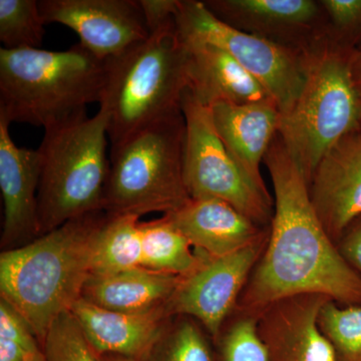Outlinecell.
<instances>
[{
	"label": "cell",
	"instance_id": "obj_1",
	"mask_svg": "<svg viewBox=\"0 0 361 361\" xmlns=\"http://www.w3.org/2000/svg\"><path fill=\"white\" fill-rule=\"evenodd\" d=\"M264 163L272 180L274 213L267 245L237 310L257 316L275 301L300 294H322L341 305H361V276L318 219L307 182L279 135Z\"/></svg>",
	"mask_w": 361,
	"mask_h": 361
},
{
	"label": "cell",
	"instance_id": "obj_2",
	"mask_svg": "<svg viewBox=\"0 0 361 361\" xmlns=\"http://www.w3.org/2000/svg\"><path fill=\"white\" fill-rule=\"evenodd\" d=\"M108 217L104 211L87 214L0 255L1 298L25 318L40 345L52 323L82 297Z\"/></svg>",
	"mask_w": 361,
	"mask_h": 361
},
{
	"label": "cell",
	"instance_id": "obj_3",
	"mask_svg": "<svg viewBox=\"0 0 361 361\" xmlns=\"http://www.w3.org/2000/svg\"><path fill=\"white\" fill-rule=\"evenodd\" d=\"M106 61L80 44L66 51L0 49V115L44 130L101 102Z\"/></svg>",
	"mask_w": 361,
	"mask_h": 361
},
{
	"label": "cell",
	"instance_id": "obj_4",
	"mask_svg": "<svg viewBox=\"0 0 361 361\" xmlns=\"http://www.w3.org/2000/svg\"><path fill=\"white\" fill-rule=\"evenodd\" d=\"M187 89V51L176 21L106 61L99 104L108 116L111 147L182 111Z\"/></svg>",
	"mask_w": 361,
	"mask_h": 361
},
{
	"label": "cell",
	"instance_id": "obj_5",
	"mask_svg": "<svg viewBox=\"0 0 361 361\" xmlns=\"http://www.w3.org/2000/svg\"><path fill=\"white\" fill-rule=\"evenodd\" d=\"M356 49L320 39L305 51V80L278 135L307 185L318 164L345 135L360 130L361 94L353 75Z\"/></svg>",
	"mask_w": 361,
	"mask_h": 361
},
{
	"label": "cell",
	"instance_id": "obj_6",
	"mask_svg": "<svg viewBox=\"0 0 361 361\" xmlns=\"http://www.w3.org/2000/svg\"><path fill=\"white\" fill-rule=\"evenodd\" d=\"M108 116L99 110L45 130L39 149L37 219L40 235L87 214L104 211L110 174Z\"/></svg>",
	"mask_w": 361,
	"mask_h": 361
},
{
	"label": "cell",
	"instance_id": "obj_7",
	"mask_svg": "<svg viewBox=\"0 0 361 361\" xmlns=\"http://www.w3.org/2000/svg\"><path fill=\"white\" fill-rule=\"evenodd\" d=\"M185 132L180 111L111 147L104 212L141 217L172 213L185 205L191 199L183 174Z\"/></svg>",
	"mask_w": 361,
	"mask_h": 361
},
{
	"label": "cell",
	"instance_id": "obj_8",
	"mask_svg": "<svg viewBox=\"0 0 361 361\" xmlns=\"http://www.w3.org/2000/svg\"><path fill=\"white\" fill-rule=\"evenodd\" d=\"M183 174L191 199H216L230 204L249 219L270 228L274 200L242 171L215 129L210 108L185 90Z\"/></svg>",
	"mask_w": 361,
	"mask_h": 361
},
{
	"label": "cell",
	"instance_id": "obj_9",
	"mask_svg": "<svg viewBox=\"0 0 361 361\" xmlns=\"http://www.w3.org/2000/svg\"><path fill=\"white\" fill-rule=\"evenodd\" d=\"M176 23L182 39L208 42L229 54L265 87L281 116L291 110L305 80V51L237 30L203 1H180Z\"/></svg>",
	"mask_w": 361,
	"mask_h": 361
},
{
	"label": "cell",
	"instance_id": "obj_10",
	"mask_svg": "<svg viewBox=\"0 0 361 361\" xmlns=\"http://www.w3.org/2000/svg\"><path fill=\"white\" fill-rule=\"evenodd\" d=\"M268 238L269 233L234 253L207 257L194 272L182 277L169 301V314L194 318L215 341L236 308Z\"/></svg>",
	"mask_w": 361,
	"mask_h": 361
},
{
	"label": "cell",
	"instance_id": "obj_11",
	"mask_svg": "<svg viewBox=\"0 0 361 361\" xmlns=\"http://www.w3.org/2000/svg\"><path fill=\"white\" fill-rule=\"evenodd\" d=\"M39 6L45 25L68 26L101 61L120 56L151 35L139 0H39Z\"/></svg>",
	"mask_w": 361,
	"mask_h": 361
},
{
	"label": "cell",
	"instance_id": "obj_12",
	"mask_svg": "<svg viewBox=\"0 0 361 361\" xmlns=\"http://www.w3.org/2000/svg\"><path fill=\"white\" fill-rule=\"evenodd\" d=\"M329 297H285L257 315V332L269 361H337L331 344L318 326V315Z\"/></svg>",
	"mask_w": 361,
	"mask_h": 361
},
{
	"label": "cell",
	"instance_id": "obj_13",
	"mask_svg": "<svg viewBox=\"0 0 361 361\" xmlns=\"http://www.w3.org/2000/svg\"><path fill=\"white\" fill-rule=\"evenodd\" d=\"M308 192L318 219L336 245L361 216V130L345 135L323 157Z\"/></svg>",
	"mask_w": 361,
	"mask_h": 361
},
{
	"label": "cell",
	"instance_id": "obj_14",
	"mask_svg": "<svg viewBox=\"0 0 361 361\" xmlns=\"http://www.w3.org/2000/svg\"><path fill=\"white\" fill-rule=\"evenodd\" d=\"M11 123L0 115V190L4 200L1 246L4 250L25 245L39 236V152L16 146L9 133Z\"/></svg>",
	"mask_w": 361,
	"mask_h": 361
},
{
	"label": "cell",
	"instance_id": "obj_15",
	"mask_svg": "<svg viewBox=\"0 0 361 361\" xmlns=\"http://www.w3.org/2000/svg\"><path fill=\"white\" fill-rule=\"evenodd\" d=\"M203 2L216 18L227 25L296 51H303L296 44L301 37L306 44L310 37L313 40L323 39L318 27L324 14L319 2L312 0H207Z\"/></svg>",
	"mask_w": 361,
	"mask_h": 361
},
{
	"label": "cell",
	"instance_id": "obj_16",
	"mask_svg": "<svg viewBox=\"0 0 361 361\" xmlns=\"http://www.w3.org/2000/svg\"><path fill=\"white\" fill-rule=\"evenodd\" d=\"M70 311L97 355L133 361H144L172 318L167 307L135 314L104 310L82 298Z\"/></svg>",
	"mask_w": 361,
	"mask_h": 361
},
{
	"label": "cell",
	"instance_id": "obj_17",
	"mask_svg": "<svg viewBox=\"0 0 361 361\" xmlns=\"http://www.w3.org/2000/svg\"><path fill=\"white\" fill-rule=\"evenodd\" d=\"M166 217L209 258L222 257L250 245L269 233L237 209L216 199H190Z\"/></svg>",
	"mask_w": 361,
	"mask_h": 361
},
{
	"label": "cell",
	"instance_id": "obj_18",
	"mask_svg": "<svg viewBox=\"0 0 361 361\" xmlns=\"http://www.w3.org/2000/svg\"><path fill=\"white\" fill-rule=\"evenodd\" d=\"M209 108L215 129L233 159L261 191L269 194L260 166L279 130L281 114L276 104L217 103Z\"/></svg>",
	"mask_w": 361,
	"mask_h": 361
},
{
	"label": "cell",
	"instance_id": "obj_19",
	"mask_svg": "<svg viewBox=\"0 0 361 361\" xmlns=\"http://www.w3.org/2000/svg\"><path fill=\"white\" fill-rule=\"evenodd\" d=\"M180 39L187 51V90L204 106L274 102L265 87L224 49L200 40Z\"/></svg>",
	"mask_w": 361,
	"mask_h": 361
},
{
	"label": "cell",
	"instance_id": "obj_20",
	"mask_svg": "<svg viewBox=\"0 0 361 361\" xmlns=\"http://www.w3.org/2000/svg\"><path fill=\"white\" fill-rule=\"evenodd\" d=\"M180 279L144 267L92 274L80 298L116 312L148 313L167 307Z\"/></svg>",
	"mask_w": 361,
	"mask_h": 361
},
{
	"label": "cell",
	"instance_id": "obj_21",
	"mask_svg": "<svg viewBox=\"0 0 361 361\" xmlns=\"http://www.w3.org/2000/svg\"><path fill=\"white\" fill-rule=\"evenodd\" d=\"M142 267L186 277L204 262L189 240L165 215L159 219L141 222Z\"/></svg>",
	"mask_w": 361,
	"mask_h": 361
},
{
	"label": "cell",
	"instance_id": "obj_22",
	"mask_svg": "<svg viewBox=\"0 0 361 361\" xmlns=\"http://www.w3.org/2000/svg\"><path fill=\"white\" fill-rule=\"evenodd\" d=\"M108 216L97 236L92 274H108L142 267L139 216Z\"/></svg>",
	"mask_w": 361,
	"mask_h": 361
},
{
	"label": "cell",
	"instance_id": "obj_23",
	"mask_svg": "<svg viewBox=\"0 0 361 361\" xmlns=\"http://www.w3.org/2000/svg\"><path fill=\"white\" fill-rule=\"evenodd\" d=\"M208 337L194 318L172 316L144 361H214Z\"/></svg>",
	"mask_w": 361,
	"mask_h": 361
},
{
	"label": "cell",
	"instance_id": "obj_24",
	"mask_svg": "<svg viewBox=\"0 0 361 361\" xmlns=\"http://www.w3.org/2000/svg\"><path fill=\"white\" fill-rule=\"evenodd\" d=\"M44 25L39 0H0L2 49H39Z\"/></svg>",
	"mask_w": 361,
	"mask_h": 361
},
{
	"label": "cell",
	"instance_id": "obj_25",
	"mask_svg": "<svg viewBox=\"0 0 361 361\" xmlns=\"http://www.w3.org/2000/svg\"><path fill=\"white\" fill-rule=\"evenodd\" d=\"M318 326L337 361H361V305H341L329 299L319 311Z\"/></svg>",
	"mask_w": 361,
	"mask_h": 361
},
{
	"label": "cell",
	"instance_id": "obj_26",
	"mask_svg": "<svg viewBox=\"0 0 361 361\" xmlns=\"http://www.w3.org/2000/svg\"><path fill=\"white\" fill-rule=\"evenodd\" d=\"M218 361H269L257 332V316L237 310L215 339Z\"/></svg>",
	"mask_w": 361,
	"mask_h": 361
},
{
	"label": "cell",
	"instance_id": "obj_27",
	"mask_svg": "<svg viewBox=\"0 0 361 361\" xmlns=\"http://www.w3.org/2000/svg\"><path fill=\"white\" fill-rule=\"evenodd\" d=\"M42 348L45 361H101L71 311L52 323Z\"/></svg>",
	"mask_w": 361,
	"mask_h": 361
},
{
	"label": "cell",
	"instance_id": "obj_28",
	"mask_svg": "<svg viewBox=\"0 0 361 361\" xmlns=\"http://www.w3.org/2000/svg\"><path fill=\"white\" fill-rule=\"evenodd\" d=\"M42 353L25 318L6 299H0V361H37Z\"/></svg>",
	"mask_w": 361,
	"mask_h": 361
},
{
	"label": "cell",
	"instance_id": "obj_29",
	"mask_svg": "<svg viewBox=\"0 0 361 361\" xmlns=\"http://www.w3.org/2000/svg\"><path fill=\"white\" fill-rule=\"evenodd\" d=\"M319 4L331 27L330 42L355 49L353 45L361 40V0H322Z\"/></svg>",
	"mask_w": 361,
	"mask_h": 361
},
{
	"label": "cell",
	"instance_id": "obj_30",
	"mask_svg": "<svg viewBox=\"0 0 361 361\" xmlns=\"http://www.w3.org/2000/svg\"><path fill=\"white\" fill-rule=\"evenodd\" d=\"M146 16L149 32L174 23L179 9V0H139Z\"/></svg>",
	"mask_w": 361,
	"mask_h": 361
},
{
	"label": "cell",
	"instance_id": "obj_31",
	"mask_svg": "<svg viewBox=\"0 0 361 361\" xmlns=\"http://www.w3.org/2000/svg\"><path fill=\"white\" fill-rule=\"evenodd\" d=\"M336 247L344 260L361 276V216L346 228Z\"/></svg>",
	"mask_w": 361,
	"mask_h": 361
},
{
	"label": "cell",
	"instance_id": "obj_32",
	"mask_svg": "<svg viewBox=\"0 0 361 361\" xmlns=\"http://www.w3.org/2000/svg\"><path fill=\"white\" fill-rule=\"evenodd\" d=\"M353 75L356 87L361 94V49L355 51L353 59Z\"/></svg>",
	"mask_w": 361,
	"mask_h": 361
},
{
	"label": "cell",
	"instance_id": "obj_33",
	"mask_svg": "<svg viewBox=\"0 0 361 361\" xmlns=\"http://www.w3.org/2000/svg\"><path fill=\"white\" fill-rule=\"evenodd\" d=\"M99 358H101V361H133L118 355H102L99 356Z\"/></svg>",
	"mask_w": 361,
	"mask_h": 361
},
{
	"label": "cell",
	"instance_id": "obj_34",
	"mask_svg": "<svg viewBox=\"0 0 361 361\" xmlns=\"http://www.w3.org/2000/svg\"><path fill=\"white\" fill-rule=\"evenodd\" d=\"M37 361H45L44 353H42V355L40 356L39 360Z\"/></svg>",
	"mask_w": 361,
	"mask_h": 361
},
{
	"label": "cell",
	"instance_id": "obj_35",
	"mask_svg": "<svg viewBox=\"0 0 361 361\" xmlns=\"http://www.w3.org/2000/svg\"><path fill=\"white\" fill-rule=\"evenodd\" d=\"M360 130H361V128H360Z\"/></svg>",
	"mask_w": 361,
	"mask_h": 361
}]
</instances>
